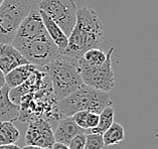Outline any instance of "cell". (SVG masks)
Returning <instances> with one entry per match:
<instances>
[{"label": "cell", "instance_id": "23", "mask_svg": "<svg viewBox=\"0 0 158 149\" xmlns=\"http://www.w3.org/2000/svg\"><path fill=\"white\" fill-rule=\"evenodd\" d=\"M52 149H70L68 145H64L63 143H59V142H55V144L52 145Z\"/></svg>", "mask_w": 158, "mask_h": 149}, {"label": "cell", "instance_id": "18", "mask_svg": "<svg viewBox=\"0 0 158 149\" xmlns=\"http://www.w3.org/2000/svg\"><path fill=\"white\" fill-rule=\"evenodd\" d=\"M82 59L89 64L99 66L105 63L107 59V53H105L101 48H92L84 53Z\"/></svg>", "mask_w": 158, "mask_h": 149}, {"label": "cell", "instance_id": "24", "mask_svg": "<svg viewBox=\"0 0 158 149\" xmlns=\"http://www.w3.org/2000/svg\"><path fill=\"white\" fill-rule=\"evenodd\" d=\"M0 149H20L16 144H7V145H0Z\"/></svg>", "mask_w": 158, "mask_h": 149}, {"label": "cell", "instance_id": "15", "mask_svg": "<svg viewBox=\"0 0 158 149\" xmlns=\"http://www.w3.org/2000/svg\"><path fill=\"white\" fill-rule=\"evenodd\" d=\"M20 137V132L13 122H0V145L15 144Z\"/></svg>", "mask_w": 158, "mask_h": 149}, {"label": "cell", "instance_id": "19", "mask_svg": "<svg viewBox=\"0 0 158 149\" xmlns=\"http://www.w3.org/2000/svg\"><path fill=\"white\" fill-rule=\"evenodd\" d=\"M105 147L103 141V136L101 134H91L86 135V143L84 149H103Z\"/></svg>", "mask_w": 158, "mask_h": 149}, {"label": "cell", "instance_id": "25", "mask_svg": "<svg viewBox=\"0 0 158 149\" xmlns=\"http://www.w3.org/2000/svg\"><path fill=\"white\" fill-rule=\"evenodd\" d=\"M5 85H6V83H5V75H4V72L0 70V89H1L2 87H4Z\"/></svg>", "mask_w": 158, "mask_h": 149}, {"label": "cell", "instance_id": "4", "mask_svg": "<svg viewBox=\"0 0 158 149\" xmlns=\"http://www.w3.org/2000/svg\"><path fill=\"white\" fill-rule=\"evenodd\" d=\"M31 10L28 0H3L0 5V43L11 44L18 26Z\"/></svg>", "mask_w": 158, "mask_h": 149}, {"label": "cell", "instance_id": "5", "mask_svg": "<svg viewBox=\"0 0 158 149\" xmlns=\"http://www.w3.org/2000/svg\"><path fill=\"white\" fill-rule=\"evenodd\" d=\"M114 48H109L105 63L99 66H92L80 58L78 59V68L85 85L96 90L109 92L115 87V72L112 67V53Z\"/></svg>", "mask_w": 158, "mask_h": 149}, {"label": "cell", "instance_id": "3", "mask_svg": "<svg viewBox=\"0 0 158 149\" xmlns=\"http://www.w3.org/2000/svg\"><path fill=\"white\" fill-rule=\"evenodd\" d=\"M113 105L108 92L96 90L83 84L63 100L57 101V112L60 116L72 117L80 111L100 114L108 106Z\"/></svg>", "mask_w": 158, "mask_h": 149}, {"label": "cell", "instance_id": "21", "mask_svg": "<svg viewBox=\"0 0 158 149\" xmlns=\"http://www.w3.org/2000/svg\"><path fill=\"white\" fill-rule=\"evenodd\" d=\"M85 143H86V134L80 133L71 140L68 146L70 149H84Z\"/></svg>", "mask_w": 158, "mask_h": 149}, {"label": "cell", "instance_id": "26", "mask_svg": "<svg viewBox=\"0 0 158 149\" xmlns=\"http://www.w3.org/2000/svg\"><path fill=\"white\" fill-rule=\"evenodd\" d=\"M22 149H49V148L40 147V146H33V145H25Z\"/></svg>", "mask_w": 158, "mask_h": 149}, {"label": "cell", "instance_id": "7", "mask_svg": "<svg viewBox=\"0 0 158 149\" xmlns=\"http://www.w3.org/2000/svg\"><path fill=\"white\" fill-rule=\"evenodd\" d=\"M40 10L60 26L69 36L76 23L77 5L74 0H37Z\"/></svg>", "mask_w": 158, "mask_h": 149}, {"label": "cell", "instance_id": "20", "mask_svg": "<svg viewBox=\"0 0 158 149\" xmlns=\"http://www.w3.org/2000/svg\"><path fill=\"white\" fill-rule=\"evenodd\" d=\"M89 112L88 111H80V112L75 113L72 116L73 120L76 122V124L84 130H87V117Z\"/></svg>", "mask_w": 158, "mask_h": 149}, {"label": "cell", "instance_id": "9", "mask_svg": "<svg viewBox=\"0 0 158 149\" xmlns=\"http://www.w3.org/2000/svg\"><path fill=\"white\" fill-rule=\"evenodd\" d=\"M55 142L53 130L48 121L42 118H37L28 122V127L25 133L26 145L52 149Z\"/></svg>", "mask_w": 158, "mask_h": 149}, {"label": "cell", "instance_id": "16", "mask_svg": "<svg viewBox=\"0 0 158 149\" xmlns=\"http://www.w3.org/2000/svg\"><path fill=\"white\" fill-rule=\"evenodd\" d=\"M103 141L105 146H111V145H116L122 142L125 138V131L124 127L114 122L105 132L103 133Z\"/></svg>", "mask_w": 158, "mask_h": 149}, {"label": "cell", "instance_id": "2", "mask_svg": "<svg viewBox=\"0 0 158 149\" xmlns=\"http://www.w3.org/2000/svg\"><path fill=\"white\" fill-rule=\"evenodd\" d=\"M44 68L57 101L68 97L84 84L79 72L77 59L60 55Z\"/></svg>", "mask_w": 158, "mask_h": 149}, {"label": "cell", "instance_id": "11", "mask_svg": "<svg viewBox=\"0 0 158 149\" xmlns=\"http://www.w3.org/2000/svg\"><path fill=\"white\" fill-rule=\"evenodd\" d=\"M86 130L82 129L76 124L72 117H63L59 120L56 131H53L55 141L64 145H69L71 140L80 133H85Z\"/></svg>", "mask_w": 158, "mask_h": 149}, {"label": "cell", "instance_id": "27", "mask_svg": "<svg viewBox=\"0 0 158 149\" xmlns=\"http://www.w3.org/2000/svg\"><path fill=\"white\" fill-rule=\"evenodd\" d=\"M2 2H3V0H0V5L2 4Z\"/></svg>", "mask_w": 158, "mask_h": 149}, {"label": "cell", "instance_id": "12", "mask_svg": "<svg viewBox=\"0 0 158 149\" xmlns=\"http://www.w3.org/2000/svg\"><path fill=\"white\" fill-rule=\"evenodd\" d=\"M9 91L7 85L0 89V122H14L19 117L20 106L10 100Z\"/></svg>", "mask_w": 158, "mask_h": 149}, {"label": "cell", "instance_id": "8", "mask_svg": "<svg viewBox=\"0 0 158 149\" xmlns=\"http://www.w3.org/2000/svg\"><path fill=\"white\" fill-rule=\"evenodd\" d=\"M45 33L48 32L44 27L40 11L31 10L18 26L11 44L16 48L19 45L28 43Z\"/></svg>", "mask_w": 158, "mask_h": 149}, {"label": "cell", "instance_id": "1", "mask_svg": "<svg viewBox=\"0 0 158 149\" xmlns=\"http://www.w3.org/2000/svg\"><path fill=\"white\" fill-rule=\"evenodd\" d=\"M68 39V47L60 55L77 60L82 58L89 49L101 48L104 41V25L93 8L84 6L77 10L76 23Z\"/></svg>", "mask_w": 158, "mask_h": 149}, {"label": "cell", "instance_id": "22", "mask_svg": "<svg viewBox=\"0 0 158 149\" xmlns=\"http://www.w3.org/2000/svg\"><path fill=\"white\" fill-rule=\"evenodd\" d=\"M98 123H99V114L89 112L87 117V128L90 130L93 129L95 127H97Z\"/></svg>", "mask_w": 158, "mask_h": 149}, {"label": "cell", "instance_id": "17", "mask_svg": "<svg viewBox=\"0 0 158 149\" xmlns=\"http://www.w3.org/2000/svg\"><path fill=\"white\" fill-rule=\"evenodd\" d=\"M114 115H115V110L113 107L112 106L106 107L99 114V123L97 125V127L91 129V133L103 135V133L114 123Z\"/></svg>", "mask_w": 158, "mask_h": 149}, {"label": "cell", "instance_id": "14", "mask_svg": "<svg viewBox=\"0 0 158 149\" xmlns=\"http://www.w3.org/2000/svg\"><path fill=\"white\" fill-rule=\"evenodd\" d=\"M36 68V66H33V64H30L19 66L13 68L12 71L5 75L6 85L9 87V89H14V88L22 85Z\"/></svg>", "mask_w": 158, "mask_h": 149}, {"label": "cell", "instance_id": "13", "mask_svg": "<svg viewBox=\"0 0 158 149\" xmlns=\"http://www.w3.org/2000/svg\"><path fill=\"white\" fill-rule=\"evenodd\" d=\"M38 11H40V16L42 18V21H44V27L47 29L48 34L52 39V40L55 43L57 48L60 49V52L61 53L68 47V43H69L68 36L65 35L64 32L61 30V28L52 19V18H49L48 15L44 12H42V11L40 10H38Z\"/></svg>", "mask_w": 158, "mask_h": 149}, {"label": "cell", "instance_id": "6", "mask_svg": "<svg viewBox=\"0 0 158 149\" xmlns=\"http://www.w3.org/2000/svg\"><path fill=\"white\" fill-rule=\"evenodd\" d=\"M16 49L27 63L36 67H44L60 55V49L48 33L19 45Z\"/></svg>", "mask_w": 158, "mask_h": 149}, {"label": "cell", "instance_id": "10", "mask_svg": "<svg viewBox=\"0 0 158 149\" xmlns=\"http://www.w3.org/2000/svg\"><path fill=\"white\" fill-rule=\"evenodd\" d=\"M27 64V60L12 44L0 43V70L4 75L8 74L15 68Z\"/></svg>", "mask_w": 158, "mask_h": 149}]
</instances>
